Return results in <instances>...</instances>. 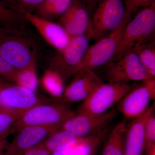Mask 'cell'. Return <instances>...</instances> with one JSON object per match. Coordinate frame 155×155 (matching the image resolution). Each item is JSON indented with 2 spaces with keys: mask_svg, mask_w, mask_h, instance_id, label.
I'll use <instances>...</instances> for the list:
<instances>
[{
  "mask_svg": "<svg viewBox=\"0 0 155 155\" xmlns=\"http://www.w3.org/2000/svg\"><path fill=\"white\" fill-rule=\"evenodd\" d=\"M128 83H103L83 101L78 112L101 114L110 110L134 87Z\"/></svg>",
  "mask_w": 155,
  "mask_h": 155,
  "instance_id": "8992f818",
  "label": "cell"
},
{
  "mask_svg": "<svg viewBox=\"0 0 155 155\" xmlns=\"http://www.w3.org/2000/svg\"><path fill=\"white\" fill-rule=\"evenodd\" d=\"M134 51L137 53L147 70L155 77V41L153 38L147 41Z\"/></svg>",
  "mask_w": 155,
  "mask_h": 155,
  "instance_id": "44dd1931",
  "label": "cell"
},
{
  "mask_svg": "<svg viewBox=\"0 0 155 155\" xmlns=\"http://www.w3.org/2000/svg\"><path fill=\"white\" fill-rule=\"evenodd\" d=\"M74 145L69 148L53 153L51 155H71L74 149Z\"/></svg>",
  "mask_w": 155,
  "mask_h": 155,
  "instance_id": "1f68e13d",
  "label": "cell"
},
{
  "mask_svg": "<svg viewBox=\"0 0 155 155\" xmlns=\"http://www.w3.org/2000/svg\"><path fill=\"white\" fill-rule=\"evenodd\" d=\"M126 122L119 123L109 133L103 146L101 155H125Z\"/></svg>",
  "mask_w": 155,
  "mask_h": 155,
  "instance_id": "e0dca14e",
  "label": "cell"
},
{
  "mask_svg": "<svg viewBox=\"0 0 155 155\" xmlns=\"http://www.w3.org/2000/svg\"><path fill=\"white\" fill-rule=\"evenodd\" d=\"M17 70L0 55V77L12 82Z\"/></svg>",
  "mask_w": 155,
  "mask_h": 155,
  "instance_id": "83f0119b",
  "label": "cell"
},
{
  "mask_svg": "<svg viewBox=\"0 0 155 155\" xmlns=\"http://www.w3.org/2000/svg\"><path fill=\"white\" fill-rule=\"evenodd\" d=\"M64 79L59 73L51 69L47 70L42 78L45 89L54 97H62L64 90Z\"/></svg>",
  "mask_w": 155,
  "mask_h": 155,
  "instance_id": "7402d4cb",
  "label": "cell"
},
{
  "mask_svg": "<svg viewBox=\"0 0 155 155\" xmlns=\"http://www.w3.org/2000/svg\"><path fill=\"white\" fill-rule=\"evenodd\" d=\"M25 20L30 22L49 44L60 52L68 45L71 37L59 23L39 17L23 9L17 8Z\"/></svg>",
  "mask_w": 155,
  "mask_h": 155,
  "instance_id": "7c38bea8",
  "label": "cell"
},
{
  "mask_svg": "<svg viewBox=\"0 0 155 155\" xmlns=\"http://www.w3.org/2000/svg\"><path fill=\"white\" fill-rule=\"evenodd\" d=\"M80 138L68 130H58L39 145L52 154L72 146Z\"/></svg>",
  "mask_w": 155,
  "mask_h": 155,
  "instance_id": "ac0fdd59",
  "label": "cell"
},
{
  "mask_svg": "<svg viewBox=\"0 0 155 155\" xmlns=\"http://www.w3.org/2000/svg\"><path fill=\"white\" fill-rule=\"evenodd\" d=\"M75 75L74 80L64 90L61 102L84 101L104 82L94 70H83Z\"/></svg>",
  "mask_w": 155,
  "mask_h": 155,
  "instance_id": "5bb4252c",
  "label": "cell"
},
{
  "mask_svg": "<svg viewBox=\"0 0 155 155\" xmlns=\"http://www.w3.org/2000/svg\"><path fill=\"white\" fill-rule=\"evenodd\" d=\"M155 98V78H152L134 86L118 103L117 108L126 118L132 119L143 114Z\"/></svg>",
  "mask_w": 155,
  "mask_h": 155,
  "instance_id": "8fae6325",
  "label": "cell"
},
{
  "mask_svg": "<svg viewBox=\"0 0 155 155\" xmlns=\"http://www.w3.org/2000/svg\"><path fill=\"white\" fill-rule=\"evenodd\" d=\"M0 77V109L25 113L44 102L31 91Z\"/></svg>",
  "mask_w": 155,
  "mask_h": 155,
  "instance_id": "9c48e42d",
  "label": "cell"
},
{
  "mask_svg": "<svg viewBox=\"0 0 155 155\" xmlns=\"http://www.w3.org/2000/svg\"><path fill=\"white\" fill-rule=\"evenodd\" d=\"M145 155H155V149L148 152L145 153Z\"/></svg>",
  "mask_w": 155,
  "mask_h": 155,
  "instance_id": "836d02e7",
  "label": "cell"
},
{
  "mask_svg": "<svg viewBox=\"0 0 155 155\" xmlns=\"http://www.w3.org/2000/svg\"><path fill=\"white\" fill-rule=\"evenodd\" d=\"M5 1H6V2H8V0H5Z\"/></svg>",
  "mask_w": 155,
  "mask_h": 155,
  "instance_id": "e575fe53",
  "label": "cell"
},
{
  "mask_svg": "<svg viewBox=\"0 0 155 155\" xmlns=\"http://www.w3.org/2000/svg\"><path fill=\"white\" fill-rule=\"evenodd\" d=\"M100 0H85L86 5L90 14L93 13Z\"/></svg>",
  "mask_w": 155,
  "mask_h": 155,
  "instance_id": "4dcf8cb0",
  "label": "cell"
},
{
  "mask_svg": "<svg viewBox=\"0 0 155 155\" xmlns=\"http://www.w3.org/2000/svg\"><path fill=\"white\" fill-rule=\"evenodd\" d=\"M51 154L44 148L41 146L39 145L26 151L19 155H51Z\"/></svg>",
  "mask_w": 155,
  "mask_h": 155,
  "instance_id": "f1b7e54d",
  "label": "cell"
},
{
  "mask_svg": "<svg viewBox=\"0 0 155 155\" xmlns=\"http://www.w3.org/2000/svg\"><path fill=\"white\" fill-rule=\"evenodd\" d=\"M90 38L87 33L72 37L68 45L52 59L50 69L59 73L64 79L75 75L76 67L89 46Z\"/></svg>",
  "mask_w": 155,
  "mask_h": 155,
  "instance_id": "ba28073f",
  "label": "cell"
},
{
  "mask_svg": "<svg viewBox=\"0 0 155 155\" xmlns=\"http://www.w3.org/2000/svg\"><path fill=\"white\" fill-rule=\"evenodd\" d=\"M154 111V105L147 109L140 116L132 119L127 126L125 155H142L144 149L145 125L148 117Z\"/></svg>",
  "mask_w": 155,
  "mask_h": 155,
  "instance_id": "2e32d148",
  "label": "cell"
},
{
  "mask_svg": "<svg viewBox=\"0 0 155 155\" xmlns=\"http://www.w3.org/2000/svg\"><path fill=\"white\" fill-rule=\"evenodd\" d=\"M86 5L81 0H74L72 5L65 14L59 17L58 23L71 37L85 33L91 19Z\"/></svg>",
  "mask_w": 155,
  "mask_h": 155,
  "instance_id": "9a60e30c",
  "label": "cell"
},
{
  "mask_svg": "<svg viewBox=\"0 0 155 155\" xmlns=\"http://www.w3.org/2000/svg\"><path fill=\"white\" fill-rule=\"evenodd\" d=\"M75 113L65 103L40 105L24 113L10 129V134L28 126H54L58 129Z\"/></svg>",
  "mask_w": 155,
  "mask_h": 155,
  "instance_id": "7a4b0ae2",
  "label": "cell"
},
{
  "mask_svg": "<svg viewBox=\"0 0 155 155\" xmlns=\"http://www.w3.org/2000/svg\"><path fill=\"white\" fill-rule=\"evenodd\" d=\"M105 65L104 77L108 82L128 83L155 78L147 70L135 51L127 53L119 60Z\"/></svg>",
  "mask_w": 155,
  "mask_h": 155,
  "instance_id": "5b68a950",
  "label": "cell"
},
{
  "mask_svg": "<svg viewBox=\"0 0 155 155\" xmlns=\"http://www.w3.org/2000/svg\"><path fill=\"white\" fill-rule=\"evenodd\" d=\"M108 127L98 133L81 137L74 146L71 155H94L108 134Z\"/></svg>",
  "mask_w": 155,
  "mask_h": 155,
  "instance_id": "ffe728a7",
  "label": "cell"
},
{
  "mask_svg": "<svg viewBox=\"0 0 155 155\" xmlns=\"http://www.w3.org/2000/svg\"><path fill=\"white\" fill-rule=\"evenodd\" d=\"M0 31V55L16 69L22 70L35 65V53L28 40Z\"/></svg>",
  "mask_w": 155,
  "mask_h": 155,
  "instance_id": "52a82bcc",
  "label": "cell"
},
{
  "mask_svg": "<svg viewBox=\"0 0 155 155\" xmlns=\"http://www.w3.org/2000/svg\"><path fill=\"white\" fill-rule=\"evenodd\" d=\"M155 149V116L154 112L147 119L144 130V149L145 153Z\"/></svg>",
  "mask_w": 155,
  "mask_h": 155,
  "instance_id": "d4e9b609",
  "label": "cell"
},
{
  "mask_svg": "<svg viewBox=\"0 0 155 155\" xmlns=\"http://www.w3.org/2000/svg\"><path fill=\"white\" fill-rule=\"evenodd\" d=\"M9 135L0 136V155H5L6 147L8 144V137Z\"/></svg>",
  "mask_w": 155,
  "mask_h": 155,
  "instance_id": "f546056e",
  "label": "cell"
},
{
  "mask_svg": "<svg viewBox=\"0 0 155 155\" xmlns=\"http://www.w3.org/2000/svg\"><path fill=\"white\" fill-rule=\"evenodd\" d=\"M2 27H1V26H0V30H1V29H2Z\"/></svg>",
  "mask_w": 155,
  "mask_h": 155,
  "instance_id": "d590c367",
  "label": "cell"
},
{
  "mask_svg": "<svg viewBox=\"0 0 155 155\" xmlns=\"http://www.w3.org/2000/svg\"><path fill=\"white\" fill-rule=\"evenodd\" d=\"M113 109L101 114L78 112L64 123L58 130H68L79 137L98 133L105 128L117 116Z\"/></svg>",
  "mask_w": 155,
  "mask_h": 155,
  "instance_id": "30bf717a",
  "label": "cell"
},
{
  "mask_svg": "<svg viewBox=\"0 0 155 155\" xmlns=\"http://www.w3.org/2000/svg\"><path fill=\"white\" fill-rule=\"evenodd\" d=\"M155 0H124L125 10V18L131 19L132 15L139 8H145L150 5Z\"/></svg>",
  "mask_w": 155,
  "mask_h": 155,
  "instance_id": "484cf974",
  "label": "cell"
},
{
  "mask_svg": "<svg viewBox=\"0 0 155 155\" xmlns=\"http://www.w3.org/2000/svg\"><path fill=\"white\" fill-rule=\"evenodd\" d=\"M12 82L35 92L38 86L35 65L26 69H18L14 75Z\"/></svg>",
  "mask_w": 155,
  "mask_h": 155,
  "instance_id": "603a6c76",
  "label": "cell"
},
{
  "mask_svg": "<svg viewBox=\"0 0 155 155\" xmlns=\"http://www.w3.org/2000/svg\"><path fill=\"white\" fill-rule=\"evenodd\" d=\"M44 0H8V5L16 9L20 8L34 12Z\"/></svg>",
  "mask_w": 155,
  "mask_h": 155,
  "instance_id": "4316f807",
  "label": "cell"
},
{
  "mask_svg": "<svg viewBox=\"0 0 155 155\" xmlns=\"http://www.w3.org/2000/svg\"><path fill=\"white\" fill-rule=\"evenodd\" d=\"M24 114L22 112L0 109V136L10 135V129Z\"/></svg>",
  "mask_w": 155,
  "mask_h": 155,
  "instance_id": "cb8c5ba5",
  "label": "cell"
},
{
  "mask_svg": "<svg viewBox=\"0 0 155 155\" xmlns=\"http://www.w3.org/2000/svg\"><path fill=\"white\" fill-rule=\"evenodd\" d=\"M7 11V8L5 4L2 0H0V19L5 15Z\"/></svg>",
  "mask_w": 155,
  "mask_h": 155,
  "instance_id": "d6a6232c",
  "label": "cell"
},
{
  "mask_svg": "<svg viewBox=\"0 0 155 155\" xmlns=\"http://www.w3.org/2000/svg\"><path fill=\"white\" fill-rule=\"evenodd\" d=\"M74 0H44L34 11L37 16L51 20L60 17L72 5Z\"/></svg>",
  "mask_w": 155,
  "mask_h": 155,
  "instance_id": "d6986e66",
  "label": "cell"
},
{
  "mask_svg": "<svg viewBox=\"0 0 155 155\" xmlns=\"http://www.w3.org/2000/svg\"><path fill=\"white\" fill-rule=\"evenodd\" d=\"M155 28V2L130 19L123 28L110 62L119 60L153 37Z\"/></svg>",
  "mask_w": 155,
  "mask_h": 155,
  "instance_id": "6da1fadb",
  "label": "cell"
},
{
  "mask_svg": "<svg viewBox=\"0 0 155 155\" xmlns=\"http://www.w3.org/2000/svg\"><path fill=\"white\" fill-rule=\"evenodd\" d=\"M93 13L87 34L96 41L118 28L126 19L123 0H100Z\"/></svg>",
  "mask_w": 155,
  "mask_h": 155,
  "instance_id": "3957f363",
  "label": "cell"
},
{
  "mask_svg": "<svg viewBox=\"0 0 155 155\" xmlns=\"http://www.w3.org/2000/svg\"></svg>",
  "mask_w": 155,
  "mask_h": 155,
  "instance_id": "8d00e7d4",
  "label": "cell"
},
{
  "mask_svg": "<svg viewBox=\"0 0 155 155\" xmlns=\"http://www.w3.org/2000/svg\"><path fill=\"white\" fill-rule=\"evenodd\" d=\"M130 20L125 19L118 28L89 46L75 69V75L81 71L94 70L109 63L115 54L122 30Z\"/></svg>",
  "mask_w": 155,
  "mask_h": 155,
  "instance_id": "277c9868",
  "label": "cell"
},
{
  "mask_svg": "<svg viewBox=\"0 0 155 155\" xmlns=\"http://www.w3.org/2000/svg\"><path fill=\"white\" fill-rule=\"evenodd\" d=\"M54 126H28L17 131L6 147L5 155H19L37 146L58 130Z\"/></svg>",
  "mask_w": 155,
  "mask_h": 155,
  "instance_id": "4fadbf2b",
  "label": "cell"
}]
</instances>
